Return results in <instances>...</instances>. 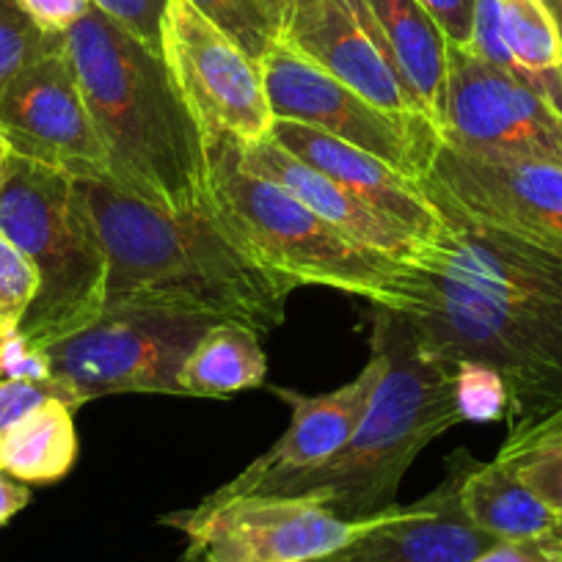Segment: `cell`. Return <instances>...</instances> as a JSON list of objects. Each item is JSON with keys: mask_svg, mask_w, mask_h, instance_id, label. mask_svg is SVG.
Returning <instances> with one entry per match:
<instances>
[{"mask_svg": "<svg viewBox=\"0 0 562 562\" xmlns=\"http://www.w3.org/2000/svg\"><path fill=\"white\" fill-rule=\"evenodd\" d=\"M108 257V306L164 310L270 334L295 293L229 240L213 213H169L108 180H80Z\"/></svg>", "mask_w": 562, "mask_h": 562, "instance_id": "cell-1", "label": "cell"}, {"mask_svg": "<svg viewBox=\"0 0 562 562\" xmlns=\"http://www.w3.org/2000/svg\"><path fill=\"white\" fill-rule=\"evenodd\" d=\"M64 47L116 188L169 213L210 207L207 144L164 56L91 9Z\"/></svg>", "mask_w": 562, "mask_h": 562, "instance_id": "cell-2", "label": "cell"}, {"mask_svg": "<svg viewBox=\"0 0 562 562\" xmlns=\"http://www.w3.org/2000/svg\"><path fill=\"white\" fill-rule=\"evenodd\" d=\"M372 348L383 350L386 370L348 445L331 461L268 480L248 496L304 499L342 521H367L397 505L419 452L463 422L452 394L456 364L422 348L400 312L378 306Z\"/></svg>", "mask_w": 562, "mask_h": 562, "instance_id": "cell-3", "label": "cell"}, {"mask_svg": "<svg viewBox=\"0 0 562 562\" xmlns=\"http://www.w3.org/2000/svg\"><path fill=\"white\" fill-rule=\"evenodd\" d=\"M210 213L248 259L293 290L326 288L378 310L408 299V265L359 246L276 182L240 164L232 138H207Z\"/></svg>", "mask_w": 562, "mask_h": 562, "instance_id": "cell-4", "label": "cell"}, {"mask_svg": "<svg viewBox=\"0 0 562 562\" xmlns=\"http://www.w3.org/2000/svg\"><path fill=\"white\" fill-rule=\"evenodd\" d=\"M416 342L445 361H480L510 394V428L562 405V306L496 295L408 265V299L400 306Z\"/></svg>", "mask_w": 562, "mask_h": 562, "instance_id": "cell-5", "label": "cell"}, {"mask_svg": "<svg viewBox=\"0 0 562 562\" xmlns=\"http://www.w3.org/2000/svg\"><path fill=\"white\" fill-rule=\"evenodd\" d=\"M0 232L40 273V293L20 323L36 348L100 321L108 304V257L80 180L9 153L0 180Z\"/></svg>", "mask_w": 562, "mask_h": 562, "instance_id": "cell-6", "label": "cell"}, {"mask_svg": "<svg viewBox=\"0 0 562 562\" xmlns=\"http://www.w3.org/2000/svg\"><path fill=\"white\" fill-rule=\"evenodd\" d=\"M210 321L108 306L100 321L42 348L53 378L89 403L108 394H182L180 370Z\"/></svg>", "mask_w": 562, "mask_h": 562, "instance_id": "cell-7", "label": "cell"}, {"mask_svg": "<svg viewBox=\"0 0 562 562\" xmlns=\"http://www.w3.org/2000/svg\"><path fill=\"white\" fill-rule=\"evenodd\" d=\"M259 67L276 119L310 124L408 177L428 180L441 149V133L428 119H405L372 105L281 40L268 47Z\"/></svg>", "mask_w": 562, "mask_h": 562, "instance_id": "cell-8", "label": "cell"}, {"mask_svg": "<svg viewBox=\"0 0 562 562\" xmlns=\"http://www.w3.org/2000/svg\"><path fill=\"white\" fill-rule=\"evenodd\" d=\"M392 510L367 521H342L304 499L240 496L202 499L191 510L166 516L164 524L188 538L177 562H310L370 532Z\"/></svg>", "mask_w": 562, "mask_h": 562, "instance_id": "cell-9", "label": "cell"}, {"mask_svg": "<svg viewBox=\"0 0 562 562\" xmlns=\"http://www.w3.org/2000/svg\"><path fill=\"white\" fill-rule=\"evenodd\" d=\"M160 56L204 140L224 135L237 144H257L268 138L276 116L262 67L191 0H169Z\"/></svg>", "mask_w": 562, "mask_h": 562, "instance_id": "cell-10", "label": "cell"}, {"mask_svg": "<svg viewBox=\"0 0 562 562\" xmlns=\"http://www.w3.org/2000/svg\"><path fill=\"white\" fill-rule=\"evenodd\" d=\"M441 144L562 166V116L524 80L450 47Z\"/></svg>", "mask_w": 562, "mask_h": 562, "instance_id": "cell-11", "label": "cell"}, {"mask_svg": "<svg viewBox=\"0 0 562 562\" xmlns=\"http://www.w3.org/2000/svg\"><path fill=\"white\" fill-rule=\"evenodd\" d=\"M0 135L12 155L75 180H108V155L61 45L0 89Z\"/></svg>", "mask_w": 562, "mask_h": 562, "instance_id": "cell-12", "label": "cell"}, {"mask_svg": "<svg viewBox=\"0 0 562 562\" xmlns=\"http://www.w3.org/2000/svg\"><path fill=\"white\" fill-rule=\"evenodd\" d=\"M425 186L494 229L562 254V166L441 144Z\"/></svg>", "mask_w": 562, "mask_h": 562, "instance_id": "cell-13", "label": "cell"}, {"mask_svg": "<svg viewBox=\"0 0 562 562\" xmlns=\"http://www.w3.org/2000/svg\"><path fill=\"white\" fill-rule=\"evenodd\" d=\"M281 42L372 105L405 119H425L394 69L364 0H288Z\"/></svg>", "mask_w": 562, "mask_h": 562, "instance_id": "cell-14", "label": "cell"}, {"mask_svg": "<svg viewBox=\"0 0 562 562\" xmlns=\"http://www.w3.org/2000/svg\"><path fill=\"white\" fill-rule=\"evenodd\" d=\"M428 193L439 204L445 226L411 265H422L485 293L521 295L562 306V254L494 229L430 188Z\"/></svg>", "mask_w": 562, "mask_h": 562, "instance_id": "cell-15", "label": "cell"}, {"mask_svg": "<svg viewBox=\"0 0 562 562\" xmlns=\"http://www.w3.org/2000/svg\"><path fill=\"white\" fill-rule=\"evenodd\" d=\"M383 370H386V356H383V350L372 348V359L367 361L364 370L350 383L339 386L337 392L304 397L293 389H273L279 400H284L293 411L288 434L281 436L265 456H259L251 467L243 469L235 480L204 496V502L248 496L268 480L306 472V469L331 461L359 428L361 416H364L367 405H370L372 394L381 383Z\"/></svg>", "mask_w": 562, "mask_h": 562, "instance_id": "cell-16", "label": "cell"}, {"mask_svg": "<svg viewBox=\"0 0 562 562\" xmlns=\"http://www.w3.org/2000/svg\"><path fill=\"white\" fill-rule=\"evenodd\" d=\"M499 540L467 518L458 467L447 461L445 483L414 505H394L378 527L310 562H472Z\"/></svg>", "mask_w": 562, "mask_h": 562, "instance_id": "cell-17", "label": "cell"}, {"mask_svg": "<svg viewBox=\"0 0 562 562\" xmlns=\"http://www.w3.org/2000/svg\"><path fill=\"white\" fill-rule=\"evenodd\" d=\"M270 138L288 153H293L295 158L315 166L317 171L348 188L372 210L408 226L425 246L439 237L441 226H445L441 210L425 182L416 177H408L405 171L394 169L392 164L353 147V144H345L334 135L321 133L310 124L290 122V119H276L270 127Z\"/></svg>", "mask_w": 562, "mask_h": 562, "instance_id": "cell-18", "label": "cell"}, {"mask_svg": "<svg viewBox=\"0 0 562 562\" xmlns=\"http://www.w3.org/2000/svg\"><path fill=\"white\" fill-rule=\"evenodd\" d=\"M237 155H240V164L248 171L293 193L299 202H304L326 224H331L334 229H339L345 237L370 248V251L411 265L425 248V243L408 226L372 210L370 204L353 196L348 188H342L331 177L317 171L315 166L304 164L281 144H276L270 135L257 140V144H237Z\"/></svg>", "mask_w": 562, "mask_h": 562, "instance_id": "cell-19", "label": "cell"}, {"mask_svg": "<svg viewBox=\"0 0 562 562\" xmlns=\"http://www.w3.org/2000/svg\"><path fill=\"white\" fill-rule=\"evenodd\" d=\"M416 108L441 133L450 42L416 0H364Z\"/></svg>", "mask_w": 562, "mask_h": 562, "instance_id": "cell-20", "label": "cell"}, {"mask_svg": "<svg viewBox=\"0 0 562 562\" xmlns=\"http://www.w3.org/2000/svg\"><path fill=\"white\" fill-rule=\"evenodd\" d=\"M458 467V494L469 521L496 540L540 538L560 521L551 507H546L516 474L499 461L480 463L469 450L452 452Z\"/></svg>", "mask_w": 562, "mask_h": 562, "instance_id": "cell-21", "label": "cell"}, {"mask_svg": "<svg viewBox=\"0 0 562 562\" xmlns=\"http://www.w3.org/2000/svg\"><path fill=\"white\" fill-rule=\"evenodd\" d=\"M78 461L75 408L50 400L0 439V469L25 485L58 483Z\"/></svg>", "mask_w": 562, "mask_h": 562, "instance_id": "cell-22", "label": "cell"}, {"mask_svg": "<svg viewBox=\"0 0 562 562\" xmlns=\"http://www.w3.org/2000/svg\"><path fill=\"white\" fill-rule=\"evenodd\" d=\"M268 375V359L259 334L235 323H213L180 370V389L188 397H232L257 389Z\"/></svg>", "mask_w": 562, "mask_h": 562, "instance_id": "cell-23", "label": "cell"}, {"mask_svg": "<svg viewBox=\"0 0 562 562\" xmlns=\"http://www.w3.org/2000/svg\"><path fill=\"white\" fill-rule=\"evenodd\" d=\"M502 36L518 75L562 116V45L543 0H499Z\"/></svg>", "mask_w": 562, "mask_h": 562, "instance_id": "cell-24", "label": "cell"}, {"mask_svg": "<svg viewBox=\"0 0 562 562\" xmlns=\"http://www.w3.org/2000/svg\"><path fill=\"white\" fill-rule=\"evenodd\" d=\"M496 461L562 518V405L540 419L510 428Z\"/></svg>", "mask_w": 562, "mask_h": 562, "instance_id": "cell-25", "label": "cell"}, {"mask_svg": "<svg viewBox=\"0 0 562 562\" xmlns=\"http://www.w3.org/2000/svg\"><path fill=\"white\" fill-rule=\"evenodd\" d=\"M193 7L235 40L254 61L281 40L288 0H191Z\"/></svg>", "mask_w": 562, "mask_h": 562, "instance_id": "cell-26", "label": "cell"}, {"mask_svg": "<svg viewBox=\"0 0 562 562\" xmlns=\"http://www.w3.org/2000/svg\"><path fill=\"white\" fill-rule=\"evenodd\" d=\"M64 42L36 29L34 20L20 9L18 0H0V89L23 67L47 56Z\"/></svg>", "mask_w": 562, "mask_h": 562, "instance_id": "cell-27", "label": "cell"}, {"mask_svg": "<svg viewBox=\"0 0 562 562\" xmlns=\"http://www.w3.org/2000/svg\"><path fill=\"white\" fill-rule=\"evenodd\" d=\"M452 394L463 422H502L510 411V394L502 375L480 361H456Z\"/></svg>", "mask_w": 562, "mask_h": 562, "instance_id": "cell-28", "label": "cell"}, {"mask_svg": "<svg viewBox=\"0 0 562 562\" xmlns=\"http://www.w3.org/2000/svg\"><path fill=\"white\" fill-rule=\"evenodd\" d=\"M40 293L34 262L0 232V328L20 326Z\"/></svg>", "mask_w": 562, "mask_h": 562, "instance_id": "cell-29", "label": "cell"}, {"mask_svg": "<svg viewBox=\"0 0 562 562\" xmlns=\"http://www.w3.org/2000/svg\"><path fill=\"white\" fill-rule=\"evenodd\" d=\"M50 400H61V403L72 405L75 411L86 405V400L58 378H50V381H0V439L31 411L50 403Z\"/></svg>", "mask_w": 562, "mask_h": 562, "instance_id": "cell-30", "label": "cell"}, {"mask_svg": "<svg viewBox=\"0 0 562 562\" xmlns=\"http://www.w3.org/2000/svg\"><path fill=\"white\" fill-rule=\"evenodd\" d=\"M169 0H91V9L105 14L111 23L144 42L160 56L164 47V14Z\"/></svg>", "mask_w": 562, "mask_h": 562, "instance_id": "cell-31", "label": "cell"}, {"mask_svg": "<svg viewBox=\"0 0 562 562\" xmlns=\"http://www.w3.org/2000/svg\"><path fill=\"white\" fill-rule=\"evenodd\" d=\"M50 359L20 326L0 328V381H50Z\"/></svg>", "mask_w": 562, "mask_h": 562, "instance_id": "cell-32", "label": "cell"}, {"mask_svg": "<svg viewBox=\"0 0 562 562\" xmlns=\"http://www.w3.org/2000/svg\"><path fill=\"white\" fill-rule=\"evenodd\" d=\"M467 53H472V56L483 58V61L491 64V67L502 69V72L521 80L516 61H513L510 50H507L505 45V36H502L499 0H474L472 45H469Z\"/></svg>", "mask_w": 562, "mask_h": 562, "instance_id": "cell-33", "label": "cell"}, {"mask_svg": "<svg viewBox=\"0 0 562 562\" xmlns=\"http://www.w3.org/2000/svg\"><path fill=\"white\" fill-rule=\"evenodd\" d=\"M434 18L450 47L469 50L474 25V0H416Z\"/></svg>", "mask_w": 562, "mask_h": 562, "instance_id": "cell-34", "label": "cell"}, {"mask_svg": "<svg viewBox=\"0 0 562 562\" xmlns=\"http://www.w3.org/2000/svg\"><path fill=\"white\" fill-rule=\"evenodd\" d=\"M18 3L34 20L36 29L50 36H64L91 12V0H18Z\"/></svg>", "mask_w": 562, "mask_h": 562, "instance_id": "cell-35", "label": "cell"}, {"mask_svg": "<svg viewBox=\"0 0 562 562\" xmlns=\"http://www.w3.org/2000/svg\"><path fill=\"white\" fill-rule=\"evenodd\" d=\"M472 562H562V549L551 535L524 540H499Z\"/></svg>", "mask_w": 562, "mask_h": 562, "instance_id": "cell-36", "label": "cell"}, {"mask_svg": "<svg viewBox=\"0 0 562 562\" xmlns=\"http://www.w3.org/2000/svg\"><path fill=\"white\" fill-rule=\"evenodd\" d=\"M31 502V488L20 480H14L12 474H7L0 469V527L12 521L23 507H29Z\"/></svg>", "mask_w": 562, "mask_h": 562, "instance_id": "cell-37", "label": "cell"}, {"mask_svg": "<svg viewBox=\"0 0 562 562\" xmlns=\"http://www.w3.org/2000/svg\"><path fill=\"white\" fill-rule=\"evenodd\" d=\"M546 7H549L551 18L557 23V34H560V45H562V0H543Z\"/></svg>", "mask_w": 562, "mask_h": 562, "instance_id": "cell-38", "label": "cell"}, {"mask_svg": "<svg viewBox=\"0 0 562 562\" xmlns=\"http://www.w3.org/2000/svg\"><path fill=\"white\" fill-rule=\"evenodd\" d=\"M7 160H9V147L3 135H0V180H3V171H7Z\"/></svg>", "mask_w": 562, "mask_h": 562, "instance_id": "cell-39", "label": "cell"}, {"mask_svg": "<svg viewBox=\"0 0 562 562\" xmlns=\"http://www.w3.org/2000/svg\"><path fill=\"white\" fill-rule=\"evenodd\" d=\"M549 535H551V538H554V543L560 546V549H562V518H560V521L554 524V529H551Z\"/></svg>", "mask_w": 562, "mask_h": 562, "instance_id": "cell-40", "label": "cell"}]
</instances>
